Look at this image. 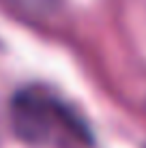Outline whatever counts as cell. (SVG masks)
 Segmentation results:
<instances>
[{"mask_svg":"<svg viewBox=\"0 0 146 148\" xmlns=\"http://www.w3.org/2000/svg\"><path fill=\"white\" fill-rule=\"evenodd\" d=\"M13 133L37 148H90L95 133L84 114L45 84L17 88L9 101Z\"/></svg>","mask_w":146,"mask_h":148,"instance_id":"6da1fadb","label":"cell"}]
</instances>
